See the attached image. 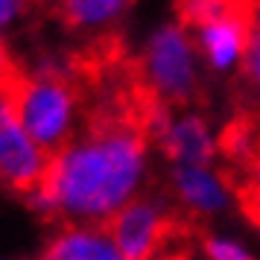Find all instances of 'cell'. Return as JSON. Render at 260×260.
I'll use <instances>...</instances> for the list:
<instances>
[{
	"mask_svg": "<svg viewBox=\"0 0 260 260\" xmlns=\"http://www.w3.org/2000/svg\"><path fill=\"white\" fill-rule=\"evenodd\" d=\"M143 103L96 117L82 135H73L50 155L44 178L26 202L44 219L64 225H100L126 208L149 176V138L143 132Z\"/></svg>",
	"mask_w": 260,
	"mask_h": 260,
	"instance_id": "cell-1",
	"label": "cell"
},
{
	"mask_svg": "<svg viewBox=\"0 0 260 260\" xmlns=\"http://www.w3.org/2000/svg\"><path fill=\"white\" fill-rule=\"evenodd\" d=\"M3 94L9 96L18 126L41 152L53 155L73 141L79 94L71 76H38L18 64V73L6 82Z\"/></svg>",
	"mask_w": 260,
	"mask_h": 260,
	"instance_id": "cell-2",
	"label": "cell"
},
{
	"mask_svg": "<svg viewBox=\"0 0 260 260\" xmlns=\"http://www.w3.org/2000/svg\"><path fill=\"white\" fill-rule=\"evenodd\" d=\"M141 91L173 111H184L202 94V61L178 21H164L141 50Z\"/></svg>",
	"mask_w": 260,
	"mask_h": 260,
	"instance_id": "cell-3",
	"label": "cell"
},
{
	"mask_svg": "<svg viewBox=\"0 0 260 260\" xmlns=\"http://www.w3.org/2000/svg\"><path fill=\"white\" fill-rule=\"evenodd\" d=\"M176 21L190 32L199 61H205L213 73L240 71L254 26V3H178Z\"/></svg>",
	"mask_w": 260,
	"mask_h": 260,
	"instance_id": "cell-4",
	"label": "cell"
},
{
	"mask_svg": "<svg viewBox=\"0 0 260 260\" xmlns=\"http://www.w3.org/2000/svg\"><path fill=\"white\" fill-rule=\"evenodd\" d=\"M178 228L173 205L158 196H135L106 222L123 260H158Z\"/></svg>",
	"mask_w": 260,
	"mask_h": 260,
	"instance_id": "cell-5",
	"label": "cell"
},
{
	"mask_svg": "<svg viewBox=\"0 0 260 260\" xmlns=\"http://www.w3.org/2000/svg\"><path fill=\"white\" fill-rule=\"evenodd\" d=\"M50 155L26 138L12 114L9 96L0 91V184L12 193H32L44 178Z\"/></svg>",
	"mask_w": 260,
	"mask_h": 260,
	"instance_id": "cell-6",
	"label": "cell"
},
{
	"mask_svg": "<svg viewBox=\"0 0 260 260\" xmlns=\"http://www.w3.org/2000/svg\"><path fill=\"white\" fill-rule=\"evenodd\" d=\"M170 193L190 216L211 219L231 211L237 202L234 181L216 167H170Z\"/></svg>",
	"mask_w": 260,
	"mask_h": 260,
	"instance_id": "cell-7",
	"label": "cell"
},
{
	"mask_svg": "<svg viewBox=\"0 0 260 260\" xmlns=\"http://www.w3.org/2000/svg\"><path fill=\"white\" fill-rule=\"evenodd\" d=\"M38 260H123V254L100 225H61Z\"/></svg>",
	"mask_w": 260,
	"mask_h": 260,
	"instance_id": "cell-8",
	"label": "cell"
},
{
	"mask_svg": "<svg viewBox=\"0 0 260 260\" xmlns=\"http://www.w3.org/2000/svg\"><path fill=\"white\" fill-rule=\"evenodd\" d=\"M129 9L132 3H123V0H68L56 12L73 29H106L117 24Z\"/></svg>",
	"mask_w": 260,
	"mask_h": 260,
	"instance_id": "cell-9",
	"label": "cell"
},
{
	"mask_svg": "<svg viewBox=\"0 0 260 260\" xmlns=\"http://www.w3.org/2000/svg\"><path fill=\"white\" fill-rule=\"evenodd\" d=\"M202 254L205 260H257L246 243L228 234H216V231L202 234Z\"/></svg>",
	"mask_w": 260,
	"mask_h": 260,
	"instance_id": "cell-10",
	"label": "cell"
},
{
	"mask_svg": "<svg viewBox=\"0 0 260 260\" xmlns=\"http://www.w3.org/2000/svg\"><path fill=\"white\" fill-rule=\"evenodd\" d=\"M240 71H243V79H246L254 103L260 106V3H254V26H251V38H248Z\"/></svg>",
	"mask_w": 260,
	"mask_h": 260,
	"instance_id": "cell-11",
	"label": "cell"
},
{
	"mask_svg": "<svg viewBox=\"0 0 260 260\" xmlns=\"http://www.w3.org/2000/svg\"><path fill=\"white\" fill-rule=\"evenodd\" d=\"M24 15H26L24 3H18V0H0V38L6 36Z\"/></svg>",
	"mask_w": 260,
	"mask_h": 260,
	"instance_id": "cell-12",
	"label": "cell"
},
{
	"mask_svg": "<svg viewBox=\"0 0 260 260\" xmlns=\"http://www.w3.org/2000/svg\"><path fill=\"white\" fill-rule=\"evenodd\" d=\"M18 73V61H15L12 50L6 44V38H0V91L6 88V82Z\"/></svg>",
	"mask_w": 260,
	"mask_h": 260,
	"instance_id": "cell-13",
	"label": "cell"
},
{
	"mask_svg": "<svg viewBox=\"0 0 260 260\" xmlns=\"http://www.w3.org/2000/svg\"><path fill=\"white\" fill-rule=\"evenodd\" d=\"M0 260H12V257H0Z\"/></svg>",
	"mask_w": 260,
	"mask_h": 260,
	"instance_id": "cell-14",
	"label": "cell"
},
{
	"mask_svg": "<svg viewBox=\"0 0 260 260\" xmlns=\"http://www.w3.org/2000/svg\"><path fill=\"white\" fill-rule=\"evenodd\" d=\"M158 260H164V257H158ZM167 260H170V257H167Z\"/></svg>",
	"mask_w": 260,
	"mask_h": 260,
	"instance_id": "cell-15",
	"label": "cell"
}]
</instances>
